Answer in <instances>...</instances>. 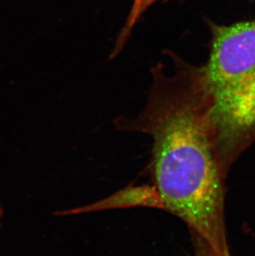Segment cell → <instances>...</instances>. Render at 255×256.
Segmentation results:
<instances>
[{"label":"cell","instance_id":"1","mask_svg":"<svg viewBox=\"0 0 255 256\" xmlns=\"http://www.w3.org/2000/svg\"><path fill=\"white\" fill-rule=\"evenodd\" d=\"M175 60L174 75H166L161 65L152 70L144 110L134 118H117L116 126L151 136L150 172L162 209L182 219L190 234L227 253L224 198L229 172L220 152L203 66Z\"/></svg>","mask_w":255,"mask_h":256},{"label":"cell","instance_id":"2","mask_svg":"<svg viewBox=\"0 0 255 256\" xmlns=\"http://www.w3.org/2000/svg\"><path fill=\"white\" fill-rule=\"evenodd\" d=\"M210 56L203 66L222 162L229 172L255 142V21L210 24Z\"/></svg>","mask_w":255,"mask_h":256},{"label":"cell","instance_id":"3","mask_svg":"<svg viewBox=\"0 0 255 256\" xmlns=\"http://www.w3.org/2000/svg\"><path fill=\"white\" fill-rule=\"evenodd\" d=\"M146 206L162 209L158 195L152 186H141L126 189L114 196L96 204V210L104 208H123L124 206Z\"/></svg>","mask_w":255,"mask_h":256},{"label":"cell","instance_id":"4","mask_svg":"<svg viewBox=\"0 0 255 256\" xmlns=\"http://www.w3.org/2000/svg\"><path fill=\"white\" fill-rule=\"evenodd\" d=\"M159 1H168V0H134L132 7L130 8V14L128 15L126 24L123 28L121 29L114 44V48L112 52V56H116L123 49L124 46L127 42L132 29L140 21L142 15L155 2Z\"/></svg>","mask_w":255,"mask_h":256},{"label":"cell","instance_id":"5","mask_svg":"<svg viewBox=\"0 0 255 256\" xmlns=\"http://www.w3.org/2000/svg\"><path fill=\"white\" fill-rule=\"evenodd\" d=\"M192 234V239L193 256H231L230 252L222 253L213 248L210 244L198 234Z\"/></svg>","mask_w":255,"mask_h":256},{"label":"cell","instance_id":"6","mask_svg":"<svg viewBox=\"0 0 255 256\" xmlns=\"http://www.w3.org/2000/svg\"><path fill=\"white\" fill-rule=\"evenodd\" d=\"M2 216V209L1 206H0V220H1V218ZM0 228H1V224H0Z\"/></svg>","mask_w":255,"mask_h":256}]
</instances>
